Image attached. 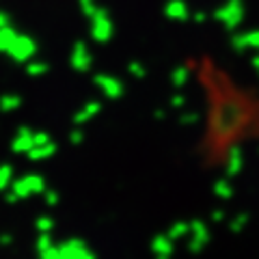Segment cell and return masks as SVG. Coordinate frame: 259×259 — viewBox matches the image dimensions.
Listing matches in <instances>:
<instances>
[{
    "instance_id": "cell-1",
    "label": "cell",
    "mask_w": 259,
    "mask_h": 259,
    "mask_svg": "<svg viewBox=\"0 0 259 259\" xmlns=\"http://www.w3.org/2000/svg\"><path fill=\"white\" fill-rule=\"evenodd\" d=\"M9 52L15 56V59H20V61H24L26 56H30L32 52H35V46H32L28 39H24V37H18L13 41V46L9 48Z\"/></svg>"
},
{
    "instance_id": "cell-2",
    "label": "cell",
    "mask_w": 259,
    "mask_h": 259,
    "mask_svg": "<svg viewBox=\"0 0 259 259\" xmlns=\"http://www.w3.org/2000/svg\"><path fill=\"white\" fill-rule=\"evenodd\" d=\"M15 39H18V37H15L11 30H7V28H5L3 32H0V48H5V50H9V48L13 46Z\"/></svg>"
}]
</instances>
